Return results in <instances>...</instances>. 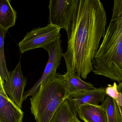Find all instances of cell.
<instances>
[{"mask_svg": "<svg viewBox=\"0 0 122 122\" xmlns=\"http://www.w3.org/2000/svg\"><path fill=\"white\" fill-rule=\"evenodd\" d=\"M106 12L99 0H75L67 33V51L62 54L67 73L86 79L93 70L92 61L105 34Z\"/></svg>", "mask_w": 122, "mask_h": 122, "instance_id": "6da1fadb", "label": "cell"}, {"mask_svg": "<svg viewBox=\"0 0 122 122\" xmlns=\"http://www.w3.org/2000/svg\"><path fill=\"white\" fill-rule=\"evenodd\" d=\"M94 74L122 82V0H115L112 17L92 61Z\"/></svg>", "mask_w": 122, "mask_h": 122, "instance_id": "7a4b0ae2", "label": "cell"}, {"mask_svg": "<svg viewBox=\"0 0 122 122\" xmlns=\"http://www.w3.org/2000/svg\"><path fill=\"white\" fill-rule=\"evenodd\" d=\"M68 93L63 75L54 73L41 83L30 98L31 113L36 122H51Z\"/></svg>", "mask_w": 122, "mask_h": 122, "instance_id": "3957f363", "label": "cell"}, {"mask_svg": "<svg viewBox=\"0 0 122 122\" xmlns=\"http://www.w3.org/2000/svg\"><path fill=\"white\" fill-rule=\"evenodd\" d=\"M61 28L49 23L44 27L34 28L19 42V50L24 53L30 50L45 48L60 40Z\"/></svg>", "mask_w": 122, "mask_h": 122, "instance_id": "277c9868", "label": "cell"}, {"mask_svg": "<svg viewBox=\"0 0 122 122\" xmlns=\"http://www.w3.org/2000/svg\"><path fill=\"white\" fill-rule=\"evenodd\" d=\"M75 0H51L49 1L50 24L69 32L72 20Z\"/></svg>", "mask_w": 122, "mask_h": 122, "instance_id": "5b68a950", "label": "cell"}, {"mask_svg": "<svg viewBox=\"0 0 122 122\" xmlns=\"http://www.w3.org/2000/svg\"><path fill=\"white\" fill-rule=\"evenodd\" d=\"M61 43L62 41L59 40L44 48L49 55L48 61L41 77L31 88L24 93V101L29 96H33L37 92L41 83L50 76L57 73V69L61 63L62 57Z\"/></svg>", "mask_w": 122, "mask_h": 122, "instance_id": "8992f818", "label": "cell"}, {"mask_svg": "<svg viewBox=\"0 0 122 122\" xmlns=\"http://www.w3.org/2000/svg\"><path fill=\"white\" fill-rule=\"evenodd\" d=\"M10 73V78L4 83L5 90L9 95L10 98L22 109V105L24 102V90L27 81L26 77L22 72L20 61Z\"/></svg>", "mask_w": 122, "mask_h": 122, "instance_id": "52a82bcc", "label": "cell"}, {"mask_svg": "<svg viewBox=\"0 0 122 122\" xmlns=\"http://www.w3.org/2000/svg\"><path fill=\"white\" fill-rule=\"evenodd\" d=\"M106 96L105 88H95L68 95L67 99L73 113L77 116L80 107L87 104L98 105L104 101Z\"/></svg>", "mask_w": 122, "mask_h": 122, "instance_id": "ba28073f", "label": "cell"}, {"mask_svg": "<svg viewBox=\"0 0 122 122\" xmlns=\"http://www.w3.org/2000/svg\"><path fill=\"white\" fill-rule=\"evenodd\" d=\"M0 77V122H23L24 113L7 95Z\"/></svg>", "mask_w": 122, "mask_h": 122, "instance_id": "9c48e42d", "label": "cell"}, {"mask_svg": "<svg viewBox=\"0 0 122 122\" xmlns=\"http://www.w3.org/2000/svg\"><path fill=\"white\" fill-rule=\"evenodd\" d=\"M77 113L84 122H108L105 110L101 105H84L79 108Z\"/></svg>", "mask_w": 122, "mask_h": 122, "instance_id": "30bf717a", "label": "cell"}, {"mask_svg": "<svg viewBox=\"0 0 122 122\" xmlns=\"http://www.w3.org/2000/svg\"><path fill=\"white\" fill-rule=\"evenodd\" d=\"M10 2V0L0 1V28L6 30L15 26L17 18V12Z\"/></svg>", "mask_w": 122, "mask_h": 122, "instance_id": "8fae6325", "label": "cell"}, {"mask_svg": "<svg viewBox=\"0 0 122 122\" xmlns=\"http://www.w3.org/2000/svg\"><path fill=\"white\" fill-rule=\"evenodd\" d=\"M63 77L67 87L68 95L95 88L90 83L83 81L76 73H66L63 75Z\"/></svg>", "mask_w": 122, "mask_h": 122, "instance_id": "7c38bea8", "label": "cell"}, {"mask_svg": "<svg viewBox=\"0 0 122 122\" xmlns=\"http://www.w3.org/2000/svg\"><path fill=\"white\" fill-rule=\"evenodd\" d=\"M106 112L108 122H122V116L115 99L107 96L101 104Z\"/></svg>", "mask_w": 122, "mask_h": 122, "instance_id": "4fadbf2b", "label": "cell"}, {"mask_svg": "<svg viewBox=\"0 0 122 122\" xmlns=\"http://www.w3.org/2000/svg\"><path fill=\"white\" fill-rule=\"evenodd\" d=\"M7 31L0 28V77L5 81L9 80L10 75L7 68L4 52V41Z\"/></svg>", "mask_w": 122, "mask_h": 122, "instance_id": "5bb4252c", "label": "cell"}, {"mask_svg": "<svg viewBox=\"0 0 122 122\" xmlns=\"http://www.w3.org/2000/svg\"><path fill=\"white\" fill-rule=\"evenodd\" d=\"M74 115L67 98L58 109L51 122H69Z\"/></svg>", "mask_w": 122, "mask_h": 122, "instance_id": "9a60e30c", "label": "cell"}, {"mask_svg": "<svg viewBox=\"0 0 122 122\" xmlns=\"http://www.w3.org/2000/svg\"><path fill=\"white\" fill-rule=\"evenodd\" d=\"M117 86L115 82H114L112 85L110 84L108 85L105 88V91L106 95L115 100H116L119 95Z\"/></svg>", "mask_w": 122, "mask_h": 122, "instance_id": "2e32d148", "label": "cell"}, {"mask_svg": "<svg viewBox=\"0 0 122 122\" xmlns=\"http://www.w3.org/2000/svg\"><path fill=\"white\" fill-rule=\"evenodd\" d=\"M119 95L117 98L115 100L118 106L122 116V82L119 83L117 86Z\"/></svg>", "mask_w": 122, "mask_h": 122, "instance_id": "e0dca14e", "label": "cell"}, {"mask_svg": "<svg viewBox=\"0 0 122 122\" xmlns=\"http://www.w3.org/2000/svg\"><path fill=\"white\" fill-rule=\"evenodd\" d=\"M69 122H81L79 120L77 116L74 115L70 119Z\"/></svg>", "mask_w": 122, "mask_h": 122, "instance_id": "ac0fdd59", "label": "cell"}]
</instances>
